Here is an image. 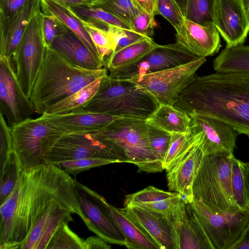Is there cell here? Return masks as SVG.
Segmentation results:
<instances>
[{
	"label": "cell",
	"mask_w": 249,
	"mask_h": 249,
	"mask_svg": "<svg viewBox=\"0 0 249 249\" xmlns=\"http://www.w3.org/2000/svg\"><path fill=\"white\" fill-rule=\"evenodd\" d=\"M77 18L89 34L96 47L99 57L104 63L105 59L112 53L115 48L113 40L107 30L109 26H102Z\"/></svg>",
	"instance_id": "35"
},
{
	"label": "cell",
	"mask_w": 249,
	"mask_h": 249,
	"mask_svg": "<svg viewBox=\"0 0 249 249\" xmlns=\"http://www.w3.org/2000/svg\"><path fill=\"white\" fill-rule=\"evenodd\" d=\"M173 106L189 116L223 121L249 137V72L195 77Z\"/></svg>",
	"instance_id": "2"
},
{
	"label": "cell",
	"mask_w": 249,
	"mask_h": 249,
	"mask_svg": "<svg viewBox=\"0 0 249 249\" xmlns=\"http://www.w3.org/2000/svg\"><path fill=\"white\" fill-rule=\"evenodd\" d=\"M156 26L155 17L142 11H141L129 23L132 31L147 37H151L154 35Z\"/></svg>",
	"instance_id": "46"
},
{
	"label": "cell",
	"mask_w": 249,
	"mask_h": 249,
	"mask_svg": "<svg viewBox=\"0 0 249 249\" xmlns=\"http://www.w3.org/2000/svg\"><path fill=\"white\" fill-rule=\"evenodd\" d=\"M107 211L117 224L126 239L125 247L130 249H159L158 246L149 238L129 217L105 201Z\"/></svg>",
	"instance_id": "28"
},
{
	"label": "cell",
	"mask_w": 249,
	"mask_h": 249,
	"mask_svg": "<svg viewBox=\"0 0 249 249\" xmlns=\"http://www.w3.org/2000/svg\"><path fill=\"white\" fill-rule=\"evenodd\" d=\"M242 1L249 23V0H242Z\"/></svg>",
	"instance_id": "54"
},
{
	"label": "cell",
	"mask_w": 249,
	"mask_h": 249,
	"mask_svg": "<svg viewBox=\"0 0 249 249\" xmlns=\"http://www.w3.org/2000/svg\"><path fill=\"white\" fill-rule=\"evenodd\" d=\"M90 6L102 8L129 25L141 11L132 0H98Z\"/></svg>",
	"instance_id": "36"
},
{
	"label": "cell",
	"mask_w": 249,
	"mask_h": 249,
	"mask_svg": "<svg viewBox=\"0 0 249 249\" xmlns=\"http://www.w3.org/2000/svg\"><path fill=\"white\" fill-rule=\"evenodd\" d=\"M107 75L106 68L80 67L46 47L43 65L30 99L36 113L41 115L51 106Z\"/></svg>",
	"instance_id": "3"
},
{
	"label": "cell",
	"mask_w": 249,
	"mask_h": 249,
	"mask_svg": "<svg viewBox=\"0 0 249 249\" xmlns=\"http://www.w3.org/2000/svg\"><path fill=\"white\" fill-rule=\"evenodd\" d=\"M40 116L65 133L97 130L120 118L102 113L74 111L58 114L43 113Z\"/></svg>",
	"instance_id": "24"
},
{
	"label": "cell",
	"mask_w": 249,
	"mask_h": 249,
	"mask_svg": "<svg viewBox=\"0 0 249 249\" xmlns=\"http://www.w3.org/2000/svg\"><path fill=\"white\" fill-rule=\"evenodd\" d=\"M75 181L56 164L22 169L14 190L0 206V249H21L54 201L66 205L83 220Z\"/></svg>",
	"instance_id": "1"
},
{
	"label": "cell",
	"mask_w": 249,
	"mask_h": 249,
	"mask_svg": "<svg viewBox=\"0 0 249 249\" xmlns=\"http://www.w3.org/2000/svg\"><path fill=\"white\" fill-rule=\"evenodd\" d=\"M206 61L196 59L173 68L133 77L130 81L152 95L160 104L173 106L179 94L194 79L195 73Z\"/></svg>",
	"instance_id": "10"
},
{
	"label": "cell",
	"mask_w": 249,
	"mask_h": 249,
	"mask_svg": "<svg viewBox=\"0 0 249 249\" xmlns=\"http://www.w3.org/2000/svg\"><path fill=\"white\" fill-rule=\"evenodd\" d=\"M88 1H89L90 3H91L92 0H87Z\"/></svg>",
	"instance_id": "55"
},
{
	"label": "cell",
	"mask_w": 249,
	"mask_h": 249,
	"mask_svg": "<svg viewBox=\"0 0 249 249\" xmlns=\"http://www.w3.org/2000/svg\"><path fill=\"white\" fill-rule=\"evenodd\" d=\"M97 0H92V1H91V3H92V2H94V1H97Z\"/></svg>",
	"instance_id": "56"
},
{
	"label": "cell",
	"mask_w": 249,
	"mask_h": 249,
	"mask_svg": "<svg viewBox=\"0 0 249 249\" xmlns=\"http://www.w3.org/2000/svg\"><path fill=\"white\" fill-rule=\"evenodd\" d=\"M68 224H64L57 230L46 249H85L84 240L73 232Z\"/></svg>",
	"instance_id": "39"
},
{
	"label": "cell",
	"mask_w": 249,
	"mask_h": 249,
	"mask_svg": "<svg viewBox=\"0 0 249 249\" xmlns=\"http://www.w3.org/2000/svg\"><path fill=\"white\" fill-rule=\"evenodd\" d=\"M40 7L43 13L54 17L73 32L93 54L103 61L99 57L96 47L84 26L68 6L52 0H40Z\"/></svg>",
	"instance_id": "25"
},
{
	"label": "cell",
	"mask_w": 249,
	"mask_h": 249,
	"mask_svg": "<svg viewBox=\"0 0 249 249\" xmlns=\"http://www.w3.org/2000/svg\"><path fill=\"white\" fill-rule=\"evenodd\" d=\"M107 30L114 43V51L112 53L135 43L144 36L132 30L113 26L109 25Z\"/></svg>",
	"instance_id": "43"
},
{
	"label": "cell",
	"mask_w": 249,
	"mask_h": 249,
	"mask_svg": "<svg viewBox=\"0 0 249 249\" xmlns=\"http://www.w3.org/2000/svg\"><path fill=\"white\" fill-rule=\"evenodd\" d=\"M187 204L178 193L148 186L126 195L124 206H136L162 213L176 222L179 229L183 220Z\"/></svg>",
	"instance_id": "16"
},
{
	"label": "cell",
	"mask_w": 249,
	"mask_h": 249,
	"mask_svg": "<svg viewBox=\"0 0 249 249\" xmlns=\"http://www.w3.org/2000/svg\"><path fill=\"white\" fill-rule=\"evenodd\" d=\"M190 128L201 135L199 147L203 155L215 152L233 153L238 133L220 120L196 115L190 116Z\"/></svg>",
	"instance_id": "18"
},
{
	"label": "cell",
	"mask_w": 249,
	"mask_h": 249,
	"mask_svg": "<svg viewBox=\"0 0 249 249\" xmlns=\"http://www.w3.org/2000/svg\"><path fill=\"white\" fill-rule=\"evenodd\" d=\"M175 30L176 42L197 57L213 55L221 47L220 34L214 24L204 25L184 18Z\"/></svg>",
	"instance_id": "19"
},
{
	"label": "cell",
	"mask_w": 249,
	"mask_h": 249,
	"mask_svg": "<svg viewBox=\"0 0 249 249\" xmlns=\"http://www.w3.org/2000/svg\"><path fill=\"white\" fill-rule=\"evenodd\" d=\"M147 126L146 120L120 117L102 129L90 132L120 146L130 163L136 165L139 172H162V165L149 144Z\"/></svg>",
	"instance_id": "6"
},
{
	"label": "cell",
	"mask_w": 249,
	"mask_h": 249,
	"mask_svg": "<svg viewBox=\"0 0 249 249\" xmlns=\"http://www.w3.org/2000/svg\"><path fill=\"white\" fill-rule=\"evenodd\" d=\"M146 121L170 133H187L190 130L191 117L174 106L160 104Z\"/></svg>",
	"instance_id": "27"
},
{
	"label": "cell",
	"mask_w": 249,
	"mask_h": 249,
	"mask_svg": "<svg viewBox=\"0 0 249 249\" xmlns=\"http://www.w3.org/2000/svg\"><path fill=\"white\" fill-rule=\"evenodd\" d=\"M214 249H231L249 223V210L235 214L213 213L194 199L190 203Z\"/></svg>",
	"instance_id": "11"
},
{
	"label": "cell",
	"mask_w": 249,
	"mask_h": 249,
	"mask_svg": "<svg viewBox=\"0 0 249 249\" xmlns=\"http://www.w3.org/2000/svg\"><path fill=\"white\" fill-rule=\"evenodd\" d=\"M231 184L232 195L236 204L242 211L249 210V200L241 161L235 157L231 167Z\"/></svg>",
	"instance_id": "38"
},
{
	"label": "cell",
	"mask_w": 249,
	"mask_h": 249,
	"mask_svg": "<svg viewBox=\"0 0 249 249\" xmlns=\"http://www.w3.org/2000/svg\"><path fill=\"white\" fill-rule=\"evenodd\" d=\"M218 72H249V45L226 47L213 61Z\"/></svg>",
	"instance_id": "30"
},
{
	"label": "cell",
	"mask_w": 249,
	"mask_h": 249,
	"mask_svg": "<svg viewBox=\"0 0 249 249\" xmlns=\"http://www.w3.org/2000/svg\"><path fill=\"white\" fill-rule=\"evenodd\" d=\"M198 57L177 42L159 45L139 60L110 71L108 75L115 79L128 80L183 65Z\"/></svg>",
	"instance_id": "13"
},
{
	"label": "cell",
	"mask_w": 249,
	"mask_h": 249,
	"mask_svg": "<svg viewBox=\"0 0 249 249\" xmlns=\"http://www.w3.org/2000/svg\"><path fill=\"white\" fill-rule=\"evenodd\" d=\"M29 0H0V16L10 18L17 15Z\"/></svg>",
	"instance_id": "47"
},
{
	"label": "cell",
	"mask_w": 249,
	"mask_h": 249,
	"mask_svg": "<svg viewBox=\"0 0 249 249\" xmlns=\"http://www.w3.org/2000/svg\"><path fill=\"white\" fill-rule=\"evenodd\" d=\"M0 113L11 127L29 118L35 109L24 93L10 59L0 55Z\"/></svg>",
	"instance_id": "14"
},
{
	"label": "cell",
	"mask_w": 249,
	"mask_h": 249,
	"mask_svg": "<svg viewBox=\"0 0 249 249\" xmlns=\"http://www.w3.org/2000/svg\"><path fill=\"white\" fill-rule=\"evenodd\" d=\"M22 169L19 159L13 151L0 167V204L4 202L14 190Z\"/></svg>",
	"instance_id": "34"
},
{
	"label": "cell",
	"mask_w": 249,
	"mask_h": 249,
	"mask_svg": "<svg viewBox=\"0 0 249 249\" xmlns=\"http://www.w3.org/2000/svg\"><path fill=\"white\" fill-rule=\"evenodd\" d=\"M41 26L44 42L50 47L54 38L61 32L64 25L54 17L41 11Z\"/></svg>",
	"instance_id": "44"
},
{
	"label": "cell",
	"mask_w": 249,
	"mask_h": 249,
	"mask_svg": "<svg viewBox=\"0 0 249 249\" xmlns=\"http://www.w3.org/2000/svg\"><path fill=\"white\" fill-rule=\"evenodd\" d=\"M147 124V137L151 150L162 165L169 147L171 133Z\"/></svg>",
	"instance_id": "40"
},
{
	"label": "cell",
	"mask_w": 249,
	"mask_h": 249,
	"mask_svg": "<svg viewBox=\"0 0 249 249\" xmlns=\"http://www.w3.org/2000/svg\"><path fill=\"white\" fill-rule=\"evenodd\" d=\"M241 166L249 200V162L241 161Z\"/></svg>",
	"instance_id": "52"
},
{
	"label": "cell",
	"mask_w": 249,
	"mask_h": 249,
	"mask_svg": "<svg viewBox=\"0 0 249 249\" xmlns=\"http://www.w3.org/2000/svg\"><path fill=\"white\" fill-rule=\"evenodd\" d=\"M233 153L215 152L203 155L195 178L193 198L210 211L219 214L241 212L236 204L231 184Z\"/></svg>",
	"instance_id": "5"
},
{
	"label": "cell",
	"mask_w": 249,
	"mask_h": 249,
	"mask_svg": "<svg viewBox=\"0 0 249 249\" xmlns=\"http://www.w3.org/2000/svg\"><path fill=\"white\" fill-rule=\"evenodd\" d=\"M231 249H249V223L240 238Z\"/></svg>",
	"instance_id": "50"
},
{
	"label": "cell",
	"mask_w": 249,
	"mask_h": 249,
	"mask_svg": "<svg viewBox=\"0 0 249 249\" xmlns=\"http://www.w3.org/2000/svg\"><path fill=\"white\" fill-rule=\"evenodd\" d=\"M159 249H179L178 227L165 215L136 206L119 208Z\"/></svg>",
	"instance_id": "15"
},
{
	"label": "cell",
	"mask_w": 249,
	"mask_h": 249,
	"mask_svg": "<svg viewBox=\"0 0 249 249\" xmlns=\"http://www.w3.org/2000/svg\"><path fill=\"white\" fill-rule=\"evenodd\" d=\"M68 7L78 18L101 25H110L131 30L128 24L102 8L82 5Z\"/></svg>",
	"instance_id": "33"
},
{
	"label": "cell",
	"mask_w": 249,
	"mask_h": 249,
	"mask_svg": "<svg viewBox=\"0 0 249 249\" xmlns=\"http://www.w3.org/2000/svg\"><path fill=\"white\" fill-rule=\"evenodd\" d=\"M40 10V0H29L14 17L0 16V55L11 60L30 21Z\"/></svg>",
	"instance_id": "21"
},
{
	"label": "cell",
	"mask_w": 249,
	"mask_h": 249,
	"mask_svg": "<svg viewBox=\"0 0 249 249\" xmlns=\"http://www.w3.org/2000/svg\"><path fill=\"white\" fill-rule=\"evenodd\" d=\"M165 18L175 28L183 22L184 17L174 0H156V15Z\"/></svg>",
	"instance_id": "42"
},
{
	"label": "cell",
	"mask_w": 249,
	"mask_h": 249,
	"mask_svg": "<svg viewBox=\"0 0 249 249\" xmlns=\"http://www.w3.org/2000/svg\"><path fill=\"white\" fill-rule=\"evenodd\" d=\"M179 249H214L189 204L178 230Z\"/></svg>",
	"instance_id": "26"
},
{
	"label": "cell",
	"mask_w": 249,
	"mask_h": 249,
	"mask_svg": "<svg viewBox=\"0 0 249 249\" xmlns=\"http://www.w3.org/2000/svg\"><path fill=\"white\" fill-rule=\"evenodd\" d=\"M71 209L54 201L30 231L21 249H46L50 240L63 225L73 221Z\"/></svg>",
	"instance_id": "20"
},
{
	"label": "cell",
	"mask_w": 249,
	"mask_h": 249,
	"mask_svg": "<svg viewBox=\"0 0 249 249\" xmlns=\"http://www.w3.org/2000/svg\"><path fill=\"white\" fill-rule=\"evenodd\" d=\"M13 151L11 127L0 113V167Z\"/></svg>",
	"instance_id": "45"
},
{
	"label": "cell",
	"mask_w": 249,
	"mask_h": 249,
	"mask_svg": "<svg viewBox=\"0 0 249 249\" xmlns=\"http://www.w3.org/2000/svg\"><path fill=\"white\" fill-rule=\"evenodd\" d=\"M115 163L121 162L115 160L89 158L63 161L56 163V165L66 173L76 175L92 168Z\"/></svg>",
	"instance_id": "41"
},
{
	"label": "cell",
	"mask_w": 249,
	"mask_h": 249,
	"mask_svg": "<svg viewBox=\"0 0 249 249\" xmlns=\"http://www.w3.org/2000/svg\"><path fill=\"white\" fill-rule=\"evenodd\" d=\"M13 147L22 169L45 164L47 156L65 133L42 118H29L11 126Z\"/></svg>",
	"instance_id": "7"
},
{
	"label": "cell",
	"mask_w": 249,
	"mask_h": 249,
	"mask_svg": "<svg viewBox=\"0 0 249 249\" xmlns=\"http://www.w3.org/2000/svg\"><path fill=\"white\" fill-rule=\"evenodd\" d=\"M140 11L146 12L153 17L156 15V0H132Z\"/></svg>",
	"instance_id": "49"
},
{
	"label": "cell",
	"mask_w": 249,
	"mask_h": 249,
	"mask_svg": "<svg viewBox=\"0 0 249 249\" xmlns=\"http://www.w3.org/2000/svg\"><path fill=\"white\" fill-rule=\"evenodd\" d=\"M41 10L31 19L11 62L18 81L30 98L44 61L46 48L41 26Z\"/></svg>",
	"instance_id": "9"
},
{
	"label": "cell",
	"mask_w": 249,
	"mask_h": 249,
	"mask_svg": "<svg viewBox=\"0 0 249 249\" xmlns=\"http://www.w3.org/2000/svg\"><path fill=\"white\" fill-rule=\"evenodd\" d=\"M213 23L226 47L243 44L249 33V23L242 0H215Z\"/></svg>",
	"instance_id": "17"
},
{
	"label": "cell",
	"mask_w": 249,
	"mask_h": 249,
	"mask_svg": "<svg viewBox=\"0 0 249 249\" xmlns=\"http://www.w3.org/2000/svg\"><path fill=\"white\" fill-rule=\"evenodd\" d=\"M85 249H110L108 243L98 236L88 237L84 240Z\"/></svg>",
	"instance_id": "48"
},
{
	"label": "cell",
	"mask_w": 249,
	"mask_h": 249,
	"mask_svg": "<svg viewBox=\"0 0 249 249\" xmlns=\"http://www.w3.org/2000/svg\"><path fill=\"white\" fill-rule=\"evenodd\" d=\"M200 139V133L190 130L187 133H171L169 147L162 163L166 171L176 164Z\"/></svg>",
	"instance_id": "31"
},
{
	"label": "cell",
	"mask_w": 249,
	"mask_h": 249,
	"mask_svg": "<svg viewBox=\"0 0 249 249\" xmlns=\"http://www.w3.org/2000/svg\"><path fill=\"white\" fill-rule=\"evenodd\" d=\"M200 140L201 135L199 141L176 164L166 170L169 190L181 194L187 204L194 199L193 182L203 156L199 147Z\"/></svg>",
	"instance_id": "22"
},
{
	"label": "cell",
	"mask_w": 249,
	"mask_h": 249,
	"mask_svg": "<svg viewBox=\"0 0 249 249\" xmlns=\"http://www.w3.org/2000/svg\"><path fill=\"white\" fill-rule=\"evenodd\" d=\"M63 3L68 6L74 5L90 6V3L87 0H52Z\"/></svg>",
	"instance_id": "51"
},
{
	"label": "cell",
	"mask_w": 249,
	"mask_h": 249,
	"mask_svg": "<svg viewBox=\"0 0 249 249\" xmlns=\"http://www.w3.org/2000/svg\"><path fill=\"white\" fill-rule=\"evenodd\" d=\"M103 77L99 78L66 99L51 106L43 113L65 114L81 107L89 101L96 93Z\"/></svg>",
	"instance_id": "32"
},
{
	"label": "cell",
	"mask_w": 249,
	"mask_h": 249,
	"mask_svg": "<svg viewBox=\"0 0 249 249\" xmlns=\"http://www.w3.org/2000/svg\"><path fill=\"white\" fill-rule=\"evenodd\" d=\"M159 105L152 95L129 80L115 79L107 75L101 80L93 97L72 112H89L146 120Z\"/></svg>",
	"instance_id": "4"
},
{
	"label": "cell",
	"mask_w": 249,
	"mask_h": 249,
	"mask_svg": "<svg viewBox=\"0 0 249 249\" xmlns=\"http://www.w3.org/2000/svg\"><path fill=\"white\" fill-rule=\"evenodd\" d=\"M215 0H188L185 18L197 23L214 24Z\"/></svg>",
	"instance_id": "37"
},
{
	"label": "cell",
	"mask_w": 249,
	"mask_h": 249,
	"mask_svg": "<svg viewBox=\"0 0 249 249\" xmlns=\"http://www.w3.org/2000/svg\"><path fill=\"white\" fill-rule=\"evenodd\" d=\"M89 158L130 163L120 146L91 132L64 134L47 156L46 163L56 164L63 161Z\"/></svg>",
	"instance_id": "8"
},
{
	"label": "cell",
	"mask_w": 249,
	"mask_h": 249,
	"mask_svg": "<svg viewBox=\"0 0 249 249\" xmlns=\"http://www.w3.org/2000/svg\"><path fill=\"white\" fill-rule=\"evenodd\" d=\"M50 47L71 63L80 67L97 70L103 68V61L96 58L81 39L64 25Z\"/></svg>",
	"instance_id": "23"
},
{
	"label": "cell",
	"mask_w": 249,
	"mask_h": 249,
	"mask_svg": "<svg viewBox=\"0 0 249 249\" xmlns=\"http://www.w3.org/2000/svg\"><path fill=\"white\" fill-rule=\"evenodd\" d=\"M75 191L88 229L108 243L125 246V238L107 211L105 198L77 180Z\"/></svg>",
	"instance_id": "12"
},
{
	"label": "cell",
	"mask_w": 249,
	"mask_h": 249,
	"mask_svg": "<svg viewBox=\"0 0 249 249\" xmlns=\"http://www.w3.org/2000/svg\"><path fill=\"white\" fill-rule=\"evenodd\" d=\"M185 18L188 0H174Z\"/></svg>",
	"instance_id": "53"
},
{
	"label": "cell",
	"mask_w": 249,
	"mask_h": 249,
	"mask_svg": "<svg viewBox=\"0 0 249 249\" xmlns=\"http://www.w3.org/2000/svg\"><path fill=\"white\" fill-rule=\"evenodd\" d=\"M158 45L151 37L144 36L106 58L105 68L110 72L125 67L143 57Z\"/></svg>",
	"instance_id": "29"
}]
</instances>
